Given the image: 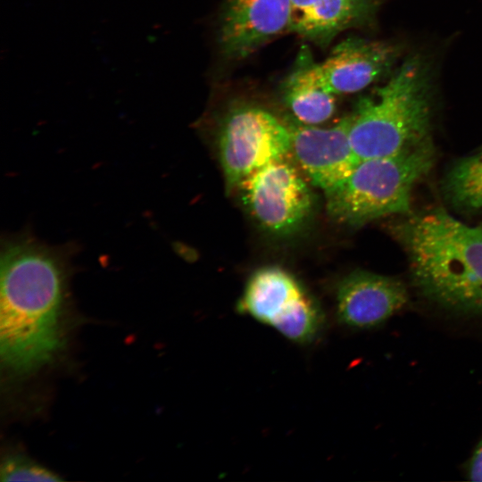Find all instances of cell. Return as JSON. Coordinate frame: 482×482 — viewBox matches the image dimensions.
<instances>
[{
	"label": "cell",
	"instance_id": "8fae6325",
	"mask_svg": "<svg viewBox=\"0 0 482 482\" xmlns=\"http://www.w3.org/2000/svg\"><path fill=\"white\" fill-rule=\"evenodd\" d=\"M407 301V289L401 280L356 270L337 287V319L349 328H372L400 311Z\"/></svg>",
	"mask_w": 482,
	"mask_h": 482
},
{
	"label": "cell",
	"instance_id": "3957f363",
	"mask_svg": "<svg viewBox=\"0 0 482 482\" xmlns=\"http://www.w3.org/2000/svg\"><path fill=\"white\" fill-rule=\"evenodd\" d=\"M435 68L428 55L407 54L386 82L350 113L349 138L360 160L392 155L430 139Z\"/></svg>",
	"mask_w": 482,
	"mask_h": 482
},
{
	"label": "cell",
	"instance_id": "30bf717a",
	"mask_svg": "<svg viewBox=\"0 0 482 482\" xmlns=\"http://www.w3.org/2000/svg\"><path fill=\"white\" fill-rule=\"evenodd\" d=\"M292 0H226L218 42L229 61L243 60L289 31Z\"/></svg>",
	"mask_w": 482,
	"mask_h": 482
},
{
	"label": "cell",
	"instance_id": "5bb4252c",
	"mask_svg": "<svg viewBox=\"0 0 482 482\" xmlns=\"http://www.w3.org/2000/svg\"><path fill=\"white\" fill-rule=\"evenodd\" d=\"M446 200L456 209L482 210V152L455 162L443 179Z\"/></svg>",
	"mask_w": 482,
	"mask_h": 482
},
{
	"label": "cell",
	"instance_id": "2e32d148",
	"mask_svg": "<svg viewBox=\"0 0 482 482\" xmlns=\"http://www.w3.org/2000/svg\"><path fill=\"white\" fill-rule=\"evenodd\" d=\"M469 476L472 481H482V441L477 447L469 466Z\"/></svg>",
	"mask_w": 482,
	"mask_h": 482
},
{
	"label": "cell",
	"instance_id": "9a60e30c",
	"mask_svg": "<svg viewBox=\"0 0 482 482\" xmlns=\"http://www.w3.org/2000/svg\"><path fill=\"white\" fill-rule=\"evenodd\" d=\"M0 479L10 481H62L58 474L49 470L22 453H10L2 461Z\"/></svg>",
	"mask_w": 482,
	"mask_h": 482
},
{
	"label": "cell",
	"instance_id": "7c38bea8",
	"mask_svg": "<svg viewBox=\"0 0 482 482\" xmlns=\"http://www.w3.org/2000/svg\"><path fill=\"white\" fill-rule=\"evenodd\" d=\"M388 0H292L289 31L320 47L342 32L375 26Z\"/></svg>",
	"mask_w": 482,
	"mask_h": 482
},
{
	"label": "cell",
	"instance_id": "6da1fadb",
	"mask_svg": "<svg viewBox=\"0 0 482 482\" xmlns=\"http://www.w3.org/2000/svg\"><path fill=\"white\" fill-rule=\"evenodd\" d=\"M64 261L30 237L8 239L2 246L0 355L10 375L38 370L62 347Z\"/></svg>",
	"mask_w": 482,
	"mask_h": 482
},
{
	"label": "cell",
	"instance_id": "9c48e42d",
	"mask_svg": "<svg viewBox=\"0 0 482 482\" xmlns=\"http://www.w3.org/2000/svg\"><path fill=\"white\" fill-rule=\"evenodd\" d=\"M287 124L290 154L312 183L324 193L345 179L361 161L349 138L350 114L329 128L298 121Z\"/></svg>",
	"mask_w": 482,
	"mask_h": 482
},
{
	"label": "cell",
	"instance_id": "5b68a950",
	"mask_svg": "<svg viewBox=\"0 0 482 482\" xmlns=\"http://www.w3.org/2000/svg\"><path fill=\"white\" fill-rule=\"evenodd\" d=\"M237 311L274 328L297 344L312 342L325 322L315 299L294 276L274 266L263 267L252 274Z\"/></svg>",
	"mask_w": 482,
	"mask_h": 482
},
{
	"label": "cell",
	"instance_id": "ba28073f",
	"mask_svg": "<svg viewBox=\"0 0 482 482\" xmlns=\"http://www.w3.org/2000/svg\"><path fill=\"white\" fill-rule=\"evenodd\" d=\"M404 46L399 41L349 37L316 63L319 77L334 95L360 92L387 78L403 60Z\"/></svg>",
	"mask_w": 482,
	"mask_h": 482
},
{
	"label": "cell",
	"instance_id": "4fadbf2b",
	"mask_svg": "<svg viewBox=\"0 0 482 482\" xmlns=\"http://www.w3.org/2000/svg\"><path fill=\"white\" fill-rule=\"evenodd\" d=\"M316 63L309 47L303 46L281 84L284 102L295 119L313 126L328 120L336 109V95L320 80Z\"/></svg>",
	"mask_w": 482,
	"mask_h": 482
},
{
	"label": "cell",
	"instance_id": "8992f818",
	"mask_svg": "<svg viewBox=\"0 0 482 482\" xmlns=\"http://www.w3.org/2000/svg\"><path fill=\"white\" fill-rule=\"evenodd\" d=\"M218 147L227 188L232 190L253 171L290 154V132L267 110L240 104L225 115Z\"/></svg>",
	"mask_w": 482,
	"mask_h": 482
},
{
	"label": "cell",
	"instance_id": "277c9868",
	"mask_svg": "<svg viewBox=\"0 0 482 482\" xmlns=\"http://www.w3.org/2000/svg\"><path fill=\"white\" fill-rule=\"evenodd\" d=\"M434 162L431 139L392 155L361 160L345 179L324 193L327 211L336 221L351 227L409 213L412 189Z\"/></svg>",
	"mask_w": 482,
	"mask_h": 482
},
{
	"label": "cell",
	"instance_id": "7a4b0ae2",
	"mask_svg": "<svg viewBox=\"0 0 482 482\" xmlns=\"http://www.w3.org/2000/svg\"><path fill=\"white\" fill-rule=\"evenodd\" d=\"M394 235L423 296L456 312L482 315L481 226L436 208L396 224Z\"/></svg>",
	"mask_w": 482,
	"mask_h": 482
},
{
	"label": "cell",
	"instance_id": "e0dca14e",
	"mask_svg": "<svg viewBox=\"0 0 482 482\" xmlns=\"http://www.w3.org/2000/svg\"><path fill=\"white\" fill-rule=\"evenodd\" d=\"M481 227H482V224H481Z\"/></svg>",
	"mask_w": 482,
	"mask_h": 482
},
{
	"label": "cell",
	"instance_id": "52a82bcc",
	"mask_svg": "<svg viewBox=\"0 0 482 482\" xmlns=\"http://www.w3.org/2000/svg\"><path fill=\"white\" fill-rule=\"evenodd\" d=\"M237 189L251 217L270 234H293L312 212V192L286 157L253 171Z\"/></svg>",
	"mask_w": 482,
	"mask_h": 482
}]
</instances>
